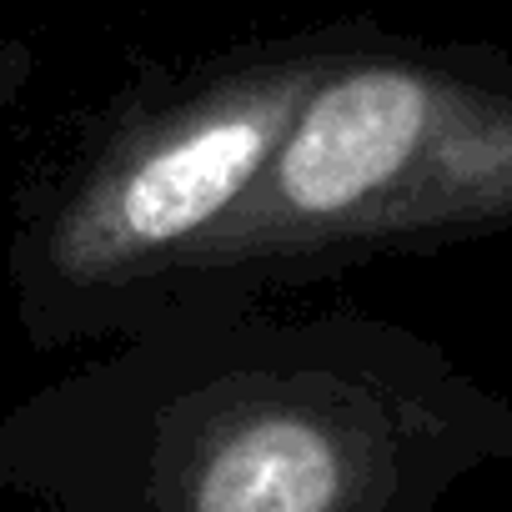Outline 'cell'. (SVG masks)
Returning a JSON list of instances; mask_svg holds the SVG:
<instances>
[{"mask_svg": "<svg viewBox=\"0 0 512 512\" xmlns=\"http://www.w3.org/2000/svg\"><path fill=\"white\" fill-rule=\"evenodd\" d=\"M487 236H512V51L367 16L176 297H272Z\"/></svg>", "mask_w": 512, "mask_h": 512, "instance_id": "3", "label": "cell"}, {"mask_svg": "<svg viewBox=\"0 0 512 512\" xmlns=\"http://www.w3.org/2000/svg\"><path fill=\"white\" fill-rule=\"evenodd\" d=\"M31 81H36V51L6 26V0H0V106H21Z\"/></svg>", "mask_w": 512, "mask_h": 512, "instance_id": "4", "label": "cell"}, {"mask_svg": "<svg viewBox=\"0 0 512 512\" xmlns=\"http://www.w3.org/2000/svg\"><path fill=\"white\" fill-rule=\"evenodd\" d=\"M512 467V402L357 307L176 297L0 412V492L61 512H432Z\"/></svg>", "mask_w": 512, "mask_h": 512, "instance_id": "1", "label": "cell"}, {"mask_svg": "<svg viewBox=\"0 0 512 512\" xmlns=\"http://www.w3.org/2000/svg\"><path fill=\"white\" fill-rule=\"evenodd\" d=\"M362 26L312 21L136 66L91 106L16 191L6 277L26 342L91 347L161 312Z\"/></svg>", "mask_w": 512, "mask_h": 512, "instance_id": "2", "label": "cell"}]
</instances>
